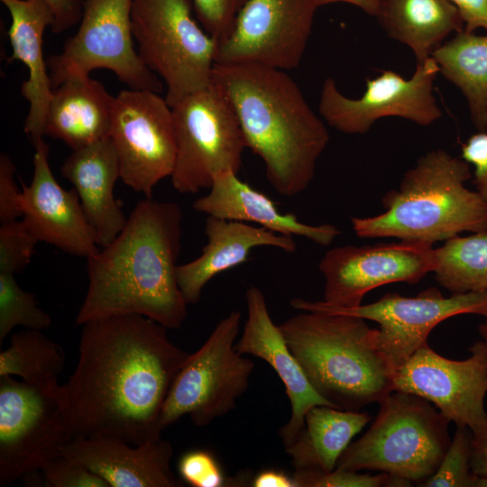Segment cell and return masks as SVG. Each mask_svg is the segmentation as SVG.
I'll use <instances>...</instances> for the list:
<instances>
[{"mask_svg":"<svg viewBox=\"0 0 487 487\" xmlns=\"http://www.w3.org/2000/svg\"><path fill=\"white\" fill-rule=\"evenodd\" d=\"M167 329L136 314L82 325L77 365L61 385L71 440L140 445L161 436L165 400L190 354L170 340Z\"/></svg>","mask_w":487,"mask_h":487,"instance_id":"1","label":"cell"},{"mask_svg":"<svg viewBox=\"0 0 487 487\" xmlns=\"http://www.w3.org/2000/svg\"><path fill=\"white\" fill-rule=\"evenodd\" d=\"M182 211L174 201H139L119 234L87 260L88 285L76 323L142 315L179 328L187 302L177 280Z\"/></svg>","mask_w":487,"mask_h":487,"instance_id":"2","label":"cell"},{"mask_svg":"<svg viewBox=\"0 0 487 487\" xmlns=\"http://www.w3.org/2000/svg\"><path fill=\"white\" fill-rule=\"evenodd\" d=\"M212 80L230 100L271 186L283 197L301 194L329 133L296 82L284 70L252 63L215 64Z\"/></svg>","mask_w":487,"mask_h":487,"instance_id":"3","label":"cell"},{"mask_svg":"<svg viewBox=\"0 0 487 487\" xmlns=\"http://www.w3.org/2000/svg\"><path fill=\"white\" fill-rule=\"evenodd\" d=\"M284 339L315 391L333 408L359 411L394 391L378 328L346 314L302 311L281 323Z\"/></svg>","mask_w":487,"mask_h":487,"instance_id":"4","label":"cell"},{"mask_svg":"<svg viewBox=\"0 0 487 487\" xmlns=\"http://www.w3.org/2000/svg\"><path fill=\"white\" fill-rule=\"evenodd\" d=\"M472 178L469 163L436 149L407 170L398 189L381 198L385 211L353 217L360 238L395 237L432 245L464 232L487 230V202L465 188Z\"/></svg>","mask_w":487,"mask_h":487,"instance_id":"5","label":"cell"},{"mask_svg":"<svg viewBox=\"0 0 487 487\" xmlns=\"http://www.w3.org/2000/svg\"><path fill=\"white\" fill-rule=\"evenodd\" d=\"M367 432L350 443L336 467L371 470L418 482L438 468L451 442L449 420L418 395L393 391Z\"/></svg>","mask_w":487,"mask_h":487,"instance_id":"6","label":"cell"},{"mask_svg":"<svg viewBox=\"0 0 487 487\" xmlns=\"http://www.w3.org/2000/svg\"><path fill=\"white\" fill-rule=\"evenodd\" d=\"M191 0H133L132 30L145 66L161 77L171 107L212 82L216 41L192 15Z\"/></svg>","mask_w":487,"mask_h":487,"instance_id":"7","label":"cell"},{"mask_svg":"<svg viewBox=\"0 0 487 487\" xmlns=\"http://www.w3.org/2000/svg\"><path fill=\"white\" fill-rule=\"evenodd\" d=\"M177 155L170 176L180 194L209 189L224 172L238 174L247 148L234 107L213 80L171 106Z\"/></svg>","mask_w":487,"mask_h":487,"instance_id":"8","label":"cell"},{"mask_svg":"<svg viewBox=\"0 0 487 487\" xmlns=\"http://www.w3.org/2000/svg\"><path fill=\"white\" fill-rule=\"evenodd\" d=\"M241 313L231 311L177 372L161 417L164 430L188 415L198 427L209 425L234 409L246 391L254 363L235 349Z\"/></svg>","mask_w":487,"mask_h":487,"instance_id":"9","label":"cell"},{"mask_svg":"<svg viewBox=\"0 0 487 487\" xmlns=\"http://www.w3.org/2000/svg\"><path fill=\"white\" fill-rule=\"evenodd\" d=\"M71 441L61 385L0 376V486L41 471Z\"/></svg>","mask_w":487,"mask_h":487,"instance_id":"10","label":"cell"},{"mask_svg":"<svg viewBox=\"0 0 487 487\" xmlns=\"http://www.w3.org/2000/svg\"><path fill=\"white\" fill-rule=\"evenodd\" d=\"M133 0H84L78 32L47 60L52 88L95 69L113 71L130 89L161 92L162 85L133 48Z\"/></svg>","mask_w":487,"mask_h":487,"instance_id":"11","label":"cell"},{"mask_svg":"<svg viewBox=\"0 0 487 487\" xmlns=\"http://www.w3.org/2000/svg\"><path fill=\"white\" fill-rule=\"evenodd\" d=\"M290 306L301 311H323L356 316L379 324L380 348L395 371L427 343L440 322L462 314L487 318V290L453 293L444 297L436 288H427L416 297L389 292L380 299L355 308L329 307L323 301L293 299Z\"/></svg>","mask_w":487,"mask_h":487,"instance_id":"12","label":"cell"},{"mask_svg":"<svg viewBox=\"0 0 487 487\" xmlns=\"http://www.w3.org/2000/svg\"><path fill=\"white\" fill-rule=\"evenodd\" d=\"M109 137L122 181L152 198L159 182L171 176L177 155L173 115L166 99L149 90L121 91L115 97Z\"/></svg>","mask_w":487,"mask_h":487,"instance_id":"13","label":"cell"},{"mask_svg":"<svg viewBox=\"0 0 487 487\" xmlns=\"http://www.w3.org/2000/svg\"><path fill=\"white\" fill-rule=\"evenodd\" d=\"M439 68L432 57L417 63L410 78L384 70L366 79L359 98L344 96L332 78L321 88L318 111L328 125L347 134H363L373 124L387 116L401 117L427 126L442 116L433 95Z\"/></svg>","mask_w":487,"mask_h":487,"instance_id":"14","label":"cell"},{"mask_svg":"<svg viewBox=\"0 0 487 487\" xmlns=\"http://www.w3.org/2000/svg\"><path fill=\"white\" fill-rule=\"evenodd\" d=\"M317 0H247L231 34L216 46V63H252L288 71L303 58Z\"/></svg>","mask_w":487,"mask_h":487,"instance_id":"15","label":"cell"},{"mask_svg":"<svg viewBox=\"0 0 487 487\" xmlns=\"http://www.w3.org/2000/svg\"><path fill=\"white\" fill-rule=\"evenodd\" d=\"M469 351L470 357L452 360L426 343L395 371L393 386L428 400L450 422L478 436L487 429V349L481 340Z\"/></svg>","mask_w":487,"mask_h":487,"instance_id":"16","label":"cell"},{"mask_svg":"<svg viewBox=\"0 0 487 487\" xmlns=\"http://www.w3.org/2000/svg\"><path fill=\"white\" fill-rule=\"evenodd\" d=\"M435 265V249L420 242L335 247L318 264L325 278L322 301L329 307L355 308L370 290L394 282L417 283Z\"/></svg>","mask_w":487,"mask_h":487,"instance_id":"17","label":"cell"},{"mask_svg":"<svg viewBox=\"0 0 487 487\" xmlns=\"http://www.w3.org/2000/svg\"><path fill=\"white\" fill-rule=\"evenodd\" d=\"M33 146L32 181L27 186L22 183L23 220L39 241L88 258L98 249L78 195L74 188H61L54 178L49 163V146L43 139Z\"/></svg>","mask_w":487,"mask_h":487,"instance_id":"18","label":"cell"},{"mask_svg":"<svg viewBox=\"0 0 487 487\" xmlns=\"http://www.w3.org/2000/svg\"><path fill=\"white\" fill-rule=\"evenodd\" d=\"M245 300L247 319L235 349L242 354H251L268 363L283 382L291 408L289 419L279 431L286 447L303 428L309 409L317 405L332 406L308 382L280 326L272 321L262 289L249 286Z\"/></svg>","mask_w":487,"mask_h":487,"instance_id":"19","label":"cell"},{"mask_svg":"<svg viewBox=\"0 0 487 487\" xmlns=\"http://www.w3.org/2000/svg\"><path fill=\"white\" fill-rule=\"evenodd\" d=\"M61 455L83 464L109 487H179L171 470L173 448L161 436L140 445L109 437H79Z\"/></svg>","mask_w":487,"mask_h":487,"instance_id":"20","label":"cell"},{"mask_svg":"<svg viewBox=\"0 0 487 487\" xmlns=\"http://www.w3.org/2000/svg\"><path fill=\"white\" fill-rule=\"evenodd\" d=\"M60 173L78 193L97 246H107L127 221L114 195L115 181L120 179V165L110 137L72 150Z\"/></svg>","mask_w":487,"mask_h":487,"instance_id":"21","label":"cell"},{"mask_svg":"<svg viewBox=\"0 0 487 487\" xmlns=\"http://www.w3.org/2000/svg\"><path fill=\"white\" fill-rule=\"evenodd\" d=\"M205 234L207 243L201 254L177 267L178 284L188 305L199 301L203 289L215 276L245 262L253 248L271 246L286 253L297 248L291 236L211 216L206 219Z\"/></svg>","mask_w":487,"mask_h":487,"instance_id":"22","label":"cell"},{"mask_svg":"<svg viewBox=\"0 0 487 487\" xmlns=\"http://www.w3.org/2000/svg\"><path fill=\"white\" fill-rule=\"evenodd\" d=\"M1 2L11 16L7 33L12 53L7 61H21L29 70V78L23 81L21 92L30 103L23 129L34 144L43 139L46 113L53 91L43 58L42 37L45 29L54 24V14L44 0Z\"/></svg>","mask_w":487,"mask_h":487,"instance_id":"23","label":"cell"},{"mask_svg":"<svg viewBox=\"0 0 487 487\" xmlns=\"http://www.w3.org/2000/svg\"><path fill=\"white\" fill-rule=\"evenodd\" d=\"M237 175L229 171L217 175L209 192L196 199L193 208L211 216L255 223L280 234L305 237L322 246L329 245L340 234L335 225H308L292 213H280L272 199Z\"/></svg>","mask_w":487,"mask_h":487,"instance_id":"24","label":"cell"},{"mask_svg":"<svg viewBox=\"0 0 487 487\" xmlns=\"http://www.w3.org/2000/svg\"><path fill=\"white\" fill-rule=\"evenodd\" d=\"M115 97L89 76L70 77L52 91L44 135L76 150L109 136Z\"/></svg>","mask_w":487,"mask_h":487,"instance_id":"25","label":"cell"},{"mask_svg":"<svg viewBox=\"0 0 487 487\" xmlns=\"http://www.w3.org/2000/svg\"><path fill=\"white\" fill-rule=\"evenodd\" d=\"M386 34L409 47L422 63L452 32L464 30L450 0H379L374 16Z\"/></svg>","mask_w":487,"mask_h":487,"instance_id":"26","label":"cell"},{"mask_svg":"<svg viewBox=\"0 0 487 487\" xmlns=\"http://www.w3.org/2000/svg\"><path fill=\"white\" fill-rule=\"evenodd\" d=\"M371 420L364 412L327 405L312 407L305 416L303 428L285 447L294 470L333 471L353 437Z\"/></svg>","mask_w":487,"mask_h":487,"instance_id":"27","label":"cell"},{"mask_svg":"<svg viewBox=\"0 0 487 487\" xmlns=\"http://www.w3.org/2000/svg\"><path fill=\"white\" fill-rule=\"evenodd\" d=\"M439 73L466 99L471 120L487 131V35L464 30L443 42L431 54Z\"/></svg>","mask_w":487,"mask_h":487,"instance_id":"28","label":"cell"},{"mask_svg":"<svg viewBox=\"0 0 487 487\" xmlns=\"http://www.w3.org/2000/svg\"><path fill=\"white\" fill-rule=\"evenodd\" d=\"M437 282L452 293L487 290V230L455 236L435 249Z\"/></svg>","mask_w":487,"mask_h":487,"instance_id":"29","label":"cell"},{"mask_svg":"<svg viewBox=\"0 0 487 487\" xmlns=\"http://www.w3.org/2000/svg\"><path fill=\"white\" fill-rule=\"evenodd\" d=\"M64 364L60 345L38 329L14 333L8 347L0 352V376H18L29 383L58 381Z\"/></svg>","mask_w":487,"mask_h":487,"instance_id":"30","label":"cell"},{"mask_svg":"<svg viewBox=\"0 0 487 487\" xmlns=\"http://www.w3.org/2000/svg\"><path fill=\"white\" fill-rule=\"evenodd\" d=\"M51 325V316L19 286L14 274L0 272V344L16 326L42 330Z\"/></svg>","mask_w":487,"mask_h":487,"instance_id":"31","label":"cell"},{"mask_svg":"<svg viewBox=\"0 0 487 487\" xmlns=\"http://www.w3.org/2000/svg\"><path fill=\"white\" fill-rule=\"evenodd\" d=\"M473 433L464 426H456L450 445L436 471L418 486L473 487L475 474L471 469Z\"/></svg>","mask_w":487,"mask_h":487,"instance_id":"32","label":"cell"},{"mask_svg":"<svg viewBox=\"0 0 487 487\" xmlns=\"http://www.w3.org/2000/svg\"><path fill=\"white\" fill-rule=\"evenodd\" d=\"M40 242L27 224L14 220L0 226V272L16 274L29 265Z\"/></svg>","mask_w":487,"mask_h":487,"instance_id":"33","label":"cell"},{"mask_svg":"<svg viewBox=\"0 0 487 487\" xmlns=\"http://www.w3.org/2000/svg\"><path fill=\"white\" fill-rule=\"evenodd\" d=\"M296 487H382L410 486L411 482L382 473L377 475L335 468L328 473L294 470Z\"/></svg>","mask_w":487,"mask_h":487,"instance_id":"34","label":"cell"},{"mask_svg":"<svg viewBox=\"0 0 487 487\" xmlns=\"http://www.w3.org/2000/svg\"><path fill=\"white\" fill-rule=\"evenodd\" d=\"M204 30L220 43L232 32L236 17L247 0H191Z\"/></svg>","mask_w":487,"mask_h":487,"instance_id":"35","label":"cell"},{"mask_svg":"<svg viewBox=\"0 0 487 487\" xmlns=\"http://www.w3.org/2000/svg\"><path fill=\"white\" fill-rule=\"evenodd\" d=\"M180 479L193 487H223L229 482L215 455L195 449L183 454L178 464Z\"/></svg>","mask_w":487,"mask_h":487,"instance_id":"36","label":"cell"},{"mask_svg":"<svg viewBox=\"0 0 487 487\" xmlns=\"http://www.w3.org/2000/svg\"><path fill=\"white\" fill-rule=\"evenodd\" d=\"M41 472L42 483L47 487H109L83 464L61 454Z\"/></svg>","mask_w":487,"mask_h":487,"instance_id":"37","label":"cell"},{"mask_svg":"<svg viewBox=\"0 0 487 487\" xmlns=\"http://www.w3.org/2000/svg\"><path fill=\"white\" fill-rule=\"evenodd\" d=\"M16 168L5 153L0 155V224L17 220L23 216L22 190L19 189L14 173Z\"/></svg>","mask_w":487,"mask_h":487,"instance_id":"38","label":"cell"},{"mask_svg":"<svg viewBox=\"0 0 487 487\" xmlns=\"http://www.w3.org/2000/svg\"><path fill=\"white\" fill-rule=\"evenodd\" d=\"M462 159L474 167L473 184L487 202V132L470 136L461 148Z\"/></svg>","mask_w":487,"mask_h":487,"instance_id":"39","label":"cell"},{"mask_svg":"<svg viewBox=\"0 0 487 487\" xmlns=\"http://www.w3.org/2000/svg\"><path fill=\"white\" fill-rule=\"evenodd\" d=\"M51 7L54 14V24L51 31L54 33H60L71 28L78 22L82 16L81 0H44Z\"/></svg>","mask_w":487,"mask_h":487,"instance_id":"40","label":"cell"},{"mask_svg":"<svg viewBox=\"0 0 487 487\" xmlns=\"http://www.w3.org/2000/svg\"><path fill=\"white\" fill-rule=\"evenodd\" d=\"M457 8L464 24V30L474 32L475 30L487 31V0H450Z\"/></svg>","mask_w":487,"mask_h":487,"instance_id":"41","label":"cell"},{"mask_svg":"<svg viewBox=\"0 0 487 487\" xmlns=\"http://www.w3.org/2000/svg\"><path fill=\"white\" fill-rule=\"evenodd\" d=\"M471 469L476 475H487V429L473 436L471 445Z\"/></svg>","mask_w":487,"mask_h":487,"instance_id":"42","label":"cell"},{"mask_svg":"<svg viewBox=\"0 0 487 487\" xmlns=\"http://www.w3.org/2000/svg\"><path fill=\"white\" fill-rule=\"evenodd\" d=\"M253 487H296L293 476L276 469H266L258 473L252 481Z\"/></svg>","mask_w":487,"mask_h":487,"instance_id":"43","label":"cell"},{"mask_svg":"<svg viewBox=\"0 0 487 487\" xmlns=\"http://www.w3.org/2000/svg\"><path fill=\"white\" fill-rule=\"evenodd\" d=\"M319 6L334 3H347L353 5L371 16H375L379 0H317Z\"/></svg>","mask_w":487,"mask_h":487,"instance_id":"44","label":"cell"},{"mask_svg":"<svg viewBox=\"0 0 487 487\" xmlns=\"http://www.w3.org/2000/svg\"><path fill=\"white\" fill-rule=\"evenodd\" d=\"M478 332L487 349V320L478 326Z\"/></svg>","mask_w":487,"mask_h":487,"instance_id":"45","label":"cell"},{"mask_svg":"<svg viewBox=\"0 0 487 487\" xmlns=\"http://www.w3.org/2000/svg\"><path fill=\"white\" fill-rule=\"evenodd\" d=\"M473 487H487V475H476L473 481Z\"/></svg>","mask_w":487,"mask_h":487,"instance_id":"46","label":"cell"}]
</instances>
